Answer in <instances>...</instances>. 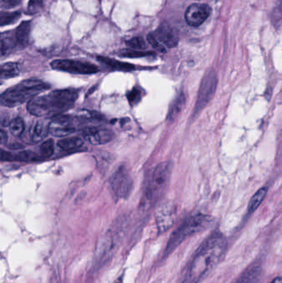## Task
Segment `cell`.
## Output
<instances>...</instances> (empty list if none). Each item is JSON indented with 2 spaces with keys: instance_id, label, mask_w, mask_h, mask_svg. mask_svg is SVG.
I'll use <instances>...</instances> for the list:
<instances>
[{
  "instance_id": "6da1fadb",
  "label": "cell",
  "mask_w": 282,
  "mask_h": 283,
  "mask_svg": "<svg viewBox=\"0 0 282 283\" xmlns=\"http://www.w3.org/2000/svg\"><path fill=\"white\" fill-rule=\"evenodd\" d=\"M226 238L213 233L201 244L189 262L181 283H199L221 261L226 252Z\"/></svg>"
},
{
  "instance_id": "7a4b0ae2",
  "label": "cell",
  "mask_w": 282,
  "mask_h": 283,
  "mask_svg": "<svg viewBox=\"0 0 282 283\" xmlns=\"http://www.w3.org/2000/svg\"><path fill=\"white\" fill-rule=\"evenodd\" d=\"M79 96L75 89H63L51 91L30 100L27 110L38 117H53L66 112L75 104Z\"/></svg>"
},
{
  "instance_id": "3957f363",
  "label": "cell",
  "mask_w": 282,
  "mask_h": 283,
  "mask_svg": "<svg viewBox=\"0 0 282 283\" xmlns=\"http://www.w3.org/2000/svg\"><path fill=\"white\" fill-rule=\"evenodd\" d=\"M49 87L50 86L48 84L40 80H24L2 94L0 99L1 105L5 107H16L25 102L32 100L38 96V94L47 90Z\"/></svg>"
},
{
  "instance_id": "277c9868",
  "label": "cell",
  "mask_w": 282,
  "mask_h": 283,
  "mask_svg": "<svg viewBox=\"0 0 282 283\" xmlns=\"http://www.w3.org/2000/svg\"><path fill=\"white\" fill-rule=\"evenodd\" d=\"M213 223V218L207 214H197L189 217L170 235L164 252V258L171 254L188 237L207 230Z\"/></svg>"
},
{
  "instance_id": "5b68a950",
  "label": "cell",
  "mask_w": 282,
  "mask_h": 283,
  "mask_svg": "<svg viewBox=\"0 0 282 283\" xmlns=\"http://www.w3.org/2000/svg\"><path fill=\"white\" fill-rule=\"evenodd\" d=\"M122 235L120 231L108 230L99 238L93 259V270L97 271L104 267L112 259L119 245Z\"/></svg>"
},
{
  "instance_id": "8992f818",
  "label": "cell",
  "mask_w": 282,
  "mask_h": 283,
  "mask_svg": "<svg viewBox=\"0 0 282 283\" xmlns=\"http://www.w3.org/2000/svg\"><path fill=\"white\" fill-rule=\"evenodd\" d=\"M172 171V164L169 162H163L158 164L152 172V181L146 190L145 205H152L156 202L165 192L170 182Z\"/></svg>"
},
{
  "instance_id": "52a82bcc",
  "label": "cell",
  "mask_w": 282,
  "mask_h": 283,
  "mask_svg": "<svg viewBox=\"0 0 282 283\" xmlns=\"http://www.w3.org/2000/svg\"><path fill=\"white\" fill-rule=\"evenodd\" d=\"M217 86H218L217 73L213 69L208 70L201 80L200 89L198 91L197 99L193 113L194 116L199 115L212 100L215 94Z\"/></svg>"
},
{
  "instance_id": "ba28073f",
  "label": "cell",
  "mask_w": 282,
  "mask_h": 283,
  "mask_svg": "<svg viewBox=\"0 0 282 283\" xmlns=\"http://www.w3.org/2000/svg\"><path fill=\"white\" fill-rule=\"evenodd\" d=\"M52 69L65 72L80 75H91L99 72V67L90 62H81L76 60H55L51 62Z\"/></svg>"
},
{
  "instance_id": "9c48e42d",
  "label": "cell",
  "mask_w": 282,
  "mask_h": 283,
  "mask_svg": "<svg viewBox=\"0 0 282 283\" xmlns=\"http://www.w3.org/2000/svg\"><path fill=\"white\" fill-rule=\"evenodd\" d=\"M113 192L118 198L124 199L130 195L133 189V180L124 166H120L109 180Z\"/></svg>"
},
{
  "instance_id": "30bf717a",
  "label": "cell",
  "mask_w": 282,
  "mask_h": 283,
  "mask_svg": "<svg viewBox=\"0 0 282 283\" xmlns=\"http://www.w3.org/2000/svg\"><path fill=\"white\" fill-rule=\"evenodd\" d=\"M75 132V118L70 115H57L49 123V134L53 136L64 138Z\"/></svg>"
},
{
  "instance_id": "8fae6325",
  "label": "cell",
  "mask_w": 282,
  "mask_h": 283,
  "mask_svg": "<svg viewBox=\"0 0 282 283\" xmlns=\"http://www.w3.org/2000/svg\"><path fill=\"white\" fill-rule=\"evenodd\" d=\"M176 217V208L173 203L165 202L161 205L156 211L155 219L159 234L167 231L174 225Z\"/></svg>"
},
{
  "instance_id": "7c38bea8",
  "label": "cell",
  "mask_w": 282,
  "mask_h": 283,
  "mask_svg": "<svg viewBox=\"0 0 282 283\" xmlns=\"http://www.w3.org/2000/svg\"><path fill=\"white\" fill-rule=\"evenodd\" d=\"M211 6L206 3H193L187 8L185 19L190 27H199L211 16Z\"/></svg>"
},
{
  "instance_id": "4fadbf2b",
  "label": "cell",
  "mask_w": 282,
  "mask_h": 283,
  "mask_svg": "<svg viewBox=\"0 0 282 283\" xmlns=\"http://www.w3.org/2000/svg\"><path fill=\"white\" fill-rule=\"evenodd\" d=\"M80 133L85 140L94 146L106 144L114 137L111 130L99 127H87L83 128Z\"/></svg>"
},
{
  "instance_id": "5bb4252c",
  "label": "cell",
  "mask_w": 282,
  "mask_h": 283,
  "mask_svg": "<svg viewBox=\"0 0 282 283\" xmlns=\"http://www.w3.org/2000/svg\"><path fill=\"white\" fill-rule=\"evenodd\" d=\"M153 34L165 48L175 47L180 40L178 32L176 28L165 22L157 27V29L153 32Z\"/></svg>"
},
{
  "instance_id": "9a60e30c",
  "label": "cell",
  "mask_w": 282,
  "mask_h": 283,
  "mask_svg": "<svg viewBox=\"0 0 282 283\" xmlns=\"http://www.w3.org/2000/svg\"><path fill=\"white\" fill-rule=\"evenodd\" d=\"M261 268L259 265H252L245 270L235 283H258L260 280Z\"/></svg>"
},
{
  "instance_id": "2e32d148",
  "label": "cell",
  "mask_w": 282,
  "mask_h": 283,
  "mask_svg": "<svg viewBox=\"0 0 282 283\" xmlns=\"http://www.w3.org/2000/svg\"><path fill=\"white\" fill-rule=\"evenodd\" d=\"M18 45L14 32H3L1 35V55L5 56L14 51Z\"/></svg>"
},
{
  "instance_id": "e0dca14e",
  "label": "cell",
  "mask_w": 282,
  "mask_h": 283,
  "mask_svg": "<svg viewBox=\"0 0 282 283\" xmlns=\"http://www.w3.org/2000/svg\"><path fill=\"white\" fill-rule=\"evenodd\" d=\"M49 134V123L44 121H38L32 126V129L30 131V136L32 142H40L46 139Z\"/></svg>"
},
{
  "instance_id": "ac0fdd59",
  "label": "cell",
  "mask_w": 282,
  "mask_h": 283,
  "mask_svg": "<svg viewBox=\"0 0 282 283\" xmlns=\"http://www.w3.org/2000/svg\"><path fill=\"white\" fill-rule=\"evenodd\" d=\"M30 31H31V23L29 21L22 23L14 31L19 47H24L27 45L29 41Z\"/></svg>"
},
{
  "instance_id": "d6986e66",
  "label": "cell",
  "mask_w": 282,
  "mask_h": 283,
  "mask_svg": "<svg viewBox=\"0 0 282 283\" xmlns=\"http://www.w3.org/2000/svg\"><path fill=\"white\" fill-rule=\"evenodd\" d=\"M98 60L107 67L111 68L112 70L116 71H131L136 69V67L134 65L126 62H119L115 59L109 58V57H104V56H99Z\"/></svg>"
},
{
  "instance_id": "ffe728a7",
  "label": "cell",
  "mask_w": 282,
  "mask_h": 283,
  "mask_svg": "<svg viewBox=\"0 0 282 283\" xmlns=\"http://www.w3.org/2000/svg\"><path fill=\"white\" fill-rule=\"evenodd\" d=\"M58 147L65 152H74L83 147L84 142L79 137H70L58 142Z\"/></svg>"
},
{
  "instance_id": "44dd1931",
  "label": "cell",
  "mask_w": 282,
  "mask_h": 283,
  "mask_svg": "<svg viewBox=\"0 0 282 283\" xmlns=\"http://www.w3.org/2000/svg\"><path fill=\"white\" fill-rule=\"evenodd\" d=\"M185 104H186V95L184 94V93H181L177 95L176 99H174V101L170 105L167 115L168 120H175L183 110Z\"/></svg>"
},
{
  "instance_id": "7402d4cb",
  "label": "cell",
  "mask_w": 282,
  "mask_h": 283,
  "mask_svg": "<svg viewBox=\"0 0 282 283\" xmlns=\"http://www.w3.org/2000/svg\"><path fill=\"white\" fill-rule=\"evenodd\" d=\"M267 191H268L267 187H262L254 194L251 199L250 202L248 204V214H253L254 211L258 210L260 205L262 203L264 199L266 198Z\"/></svg>"
},
{
  "instance_id": "603a6c76",
  "label": "cell",
  "mask_w": 282,
  "mask_h": 283,
  "mask_svg": "<svg viewBox=\"0 0 282 283\" xmlns=\"http://www.w3.org/2000/svg\"><path fill=\"white\" fill-rule=\"evenodd\" d=\"M20 72L19 65L15 62H8L1 66L0 77L1 80H8L10 78L16 77Z\"/></svg>"
},
{
  "instance_id": "cb8c5ba5",
  "label": "cell",
  "mask_w": 282,
  "mask_h": 283,
  "mask_svg": "<svg viewBox=\"0 0 282 283\" xmlns=\"http://www.w3.org/2000/svg\"><path fill=\"white\" fill-rule=\"evenodd\" d=\"M272 24L279 29L282 27V0H277L271 15Z\"/></svg>"
},
{
  "instance_id": "d4e9b609",
  "label": "cell",
  "mask_w": 282,
  "mask_h": 283,
  "mask_svg": "<svg viewBox=\"0 0 282 283\" xmlns=\"http://www.w3.org/2000/svg\"><path fill=\"white\" fill-rule=\"evenodd\" d=\"M25 129V124L21 118H15L9 123V130L14 136H20Z\"/></svg>"
},
{
  "instance_id": "484cf974",
  "label": "cell",
  "mask_w": 282,
  "mask_h": 283,
  "mask_svg": "<svg viewBox=\"0 0 282 283\" xmlns=\"http://www.w3.org/2000/svg\"><path fill=\"white\" fill-rule=\"evenodd\" d=\"M21 17V12L6 13L2 12L0 16V25L3 27L5 25L12 24Z\"/></svg>"
},
{
  "instance_id": "4316f807",
  "label": "cell",
  "mask_w": 282,
  "mask_h": 283,
  "mask_svg": "<svg viewBox=\"0 0 282 283\" xmlns=\"http://www.w3.org/2000/svg\"><path fill=\"white\" fill-rule=\"evenodd\" d=\"M41 157L44 158H50L54 153V141L52 139H48L47 141L43 142L40 145Z\"/></svg>"
},
{
  "instance_id": "83f0119b",
  "label": "cell",
  "mask_w": 282,
  "mask_h": 283,
  "mask_svg": "<svg viewBox=\"0 0 282 283\" xmlns=\"http://www.w3.org/2000/svg\"><path fill=\"white\" fill-rule=\"evenodd\" d=\"M119 55L122 57H130V58H136V57H144V56H152L154 53L152 51H139L133 49H125L120 51Z\"/></svg>"
},
{
  "instance_id": "f1b7e54d",
  "label": "cell",
  "mask_w": 282,
  "mask_h": 283,
  "mask_svg": "<svg viewBox=\"0 0 282 283\" xmlns=\"http://www.w3.org/2000/svg\"><path fill=\"white\" fill-rule=\"evenodd\" d=\"M126 44L133 50H139L141 51L146 47V43L144 40L143 38L141 37H136V38H132L130 40L127 41Z\"/></svg>"
},
{
  "instance_id": "f546056e",
  "label": "cell",
  "mask_w": 282,
  "mask_h": 283,
  "mask_svg": "<svg viewBox=\"0 0 282 283\" xmlns=\"http://www.w3.org/2000/svg\"><path fill=\"white\" fill-rule=\"evenodd\" d=\"M147 42L152 46V47H154L157 51L163 52V53H165V51H166V48L159 41L157 40L154 34H153V32H151V33L147 35Z\"/></svg>"
},
{
  "instance_id": "4dcf8cb0",
  "label": "cell",
  "mask_w": 282,
  "mask_h": 283,
  "mask_svg": "<svg viewBox=\"0 0 282 283\" xmlns=\"http://www.w3.org/2000/svg\"><path fill=\"white\" fill-rule=\"evenodd\" d=\"M44 0H30L27 6V11L30 14H34L38 13L43 8Z\"/></svg>"
},
{
  "instance_id": "1f68e13d",
  "label": "cell",
  "mask_w": 282,
  "mask_h": 283,
  "mask_svg": "<svg viewBox=\"0 0 282 283\" xmlns=\"http://www.w3.org/2000/svg\"><path fill=\"white\" fill-rule=\"evenodd\" d=\"M127 97L131 105H135L141 99V91L139 89L133 88L128 92Z\"/></svg>"
},
{
  "instance_id": "d6a6232c",
  "label": "cell",
  "mask_w": 282,
  "mask_h": 283,
  "mask_svg": "<svg viewBox=\"0 0 282 283\" xmlns=\"http://www.w3.org/2000/svg\"><path fill=\"white\" fill-rule=\"evenodd\" d=\"M20 1L21 0H2V3H5V5L12 7V6H15L18 4Z\"/></svg>"
},
{
  "instance_id": "836d02e7",
  "label": "cell",
  "mask_w": 282,
  "mask_h": 283,
  "mask_svg": "<svg viewBox=\"0 0 282 283\" xmlns=\"http://www.w3.org/2000/svg\"><path fill=\"white\" fill-rule=\"evenodd\" d=\"M8 140V136H7V134H6L4 130H1V135H0V141H1V143L3 144V143H5V142H7Z\"/></svg>"
},
{
  "instance_id": "e575fe53",
  "label": "cell",
  "mask_w": 282,
  "mask_h": 283,
  "mask_svg": "<svg viewBox=\"0 0 282 283\" xmlns=\"http://www.w3.org/2000/svg\"><path fill=\"white\" fill-rule=\"evenodd\" d=\"M271 283H282V278L281 277L275 278L274 280L272 281Z\"/></svg>"
},
{
  "instance_id": "d590c367",
  "label": "cell",
  "mask_w": 282,
  "mask_h": 283,
  "mask_svg": "<svg viewBox=\"0 0 282 283\" xmlns=\"http://www.w3.org/2000/svg\"><path fill=\"white\" fill-rule=\"evenodd\" d=\"M122 280H123V276L120 277V278L118 279L117 282L115 283H122Z\"/></svg>"
}]
</instances>
